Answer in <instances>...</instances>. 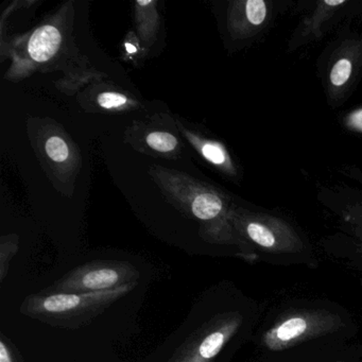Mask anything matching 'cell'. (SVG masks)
I'll return each mask as SVG.
<instances>
[{
  "label": "cell",
  "instance_id": "obj_13",
  "mask_svg": "<svg viewBox=\"0 0 362 362\" xmlns=\"http://www.w3.org/2000/svg\"><path fill=\"white\" fill-rule=\"evenodd\" d=\"M202 154L207 160L216 165H221L226 162V154L220 146L207 143L203 145Z\"/></svg>",
  "mask_w": 362,
  "mask_h": 362
},
{
  "label": "cell",
  "instance_id": "obj_7",
  "mask_svg": "<svg viewBox=\"0 0 362 362\" xmlns=\"http://www.w3.org/2000/svg\"><path fill=\"white\" fill-rule=\"evenodd\" d=\"M247 233L250 238L262 249L272 250L276 247V237L272 230L257 222H252L247 226Z\"/></svg>",
  "mask_w": 362,
  "mask_h": 362
},
{
  "label": "cell",
  "instance_id": "obj_5",
  "mask_svg": "<svg viewBox=\"0 0 362 362\" xmlns=\"http://www.w3.org/2000/svg\"><path fill=\"white\" fill-rule=\"evenodd\" d=\"M61 40L60 31L56 27L49 25L42 27L33 33L29 41V54L37 62H45L58 52Z\"/></svg>",
  "mask_w": 362,
  "mask_h": 362
},
{
  "label": "cell",
  "instance_id": "obj_6",
  "mask_svg": "<svg viewBox=\"0 0 362 362\" xmlns=\"http://www.w3.org/2000/svg\"><path fill=\"white\" fill-rule=\"evenodd\" d=\"M192 213L201 220H211L217 217L222 209V202L213 194H199L192 201Z\"/></svg>",
  "mask_w": 362,
  "mask_h": 362
},
{
  "label": "cell",
  "instance_id": "obj_17",
  "mask_svg": "<svg viewBox=\"0 0 362 362\" xmlns=\"http://www.w3.org/2000/svg\"><path fill=\"white\" fill-rule=\"evenodd\" d=\"M149 4H151V1H139V5L141 6H147L149 5Z\"/></svg>",
  "mask_w": 362,
  "mask_h": 362
},
{
  "label": "cell",
  "instance_id": "obj_12",
  "mask_svg": "<svg viewBox=\"0 0 362 362\" xmlns=\"http://www.w3.org/2000/svg\"><path fill=\"white\" fill-rule=\"evenodd\" d=\"M128 103V99L117 93H103L98 97V103L101 107L107 110L117 109Z\"/></svg>",
  "mask_w": 362,
  "mask_h": 362
},
{
  "label": "cell",
  "instance_id": "obj_11",
  "mask_svg": "<svg viewBox=\"0 0 362 362\" xmlns=\"http://www.w3.org/2000/svg\"><path fill=\"white\" fill-rule=\"evenodd\" d=\"M351 73V64L349 60H340L336 63L332 74H330V80L332 83L336 86H343L349 80Z\"/></svg>",
  "mask_w": 362,
  "mask_h": 362
},
{
  "label": "cell",
  "instance_id": "obj_2",
  "mask_svg": "<svg viewBox=\"0 0 362 362\" xmlns=\"http://www.w3.org/2000/svg\"><path fill=\"white\" fill-rule=\"evenodd\" d=\"M139 273L126 262H92L65 275L52 288L54 293H93L136 284Z\"/></svg>",
  "mask_w": 362,
  "mask_h": 362
},
{
  "label": "cell",
  "instance_id": "obj_9",
  "mask_svg": "<svg viewBox=\"0 0 362 362\" xmlns=\"http://www.w3.org/2000/svg\"><path fill=\"white\" fill-rule=\"evenodd\" d=\"M46 153L54 162L62 163L69 156L67 144L61 137L52 136L48 139L45 145Z\"/></svg>",
  "mask_w": 362,
  "mask_h": 362
},
{
  "label": "cell",
  "instance_id": "obj_15",
  "mask_svg": "<svg viewBox=\"0 0 362 362\" xmlns=\"http://www.w3.org/2000/svg\"><path fill=\"white\" fill-rule=\"evenodd\" d=\"M343 3H344V0H334V1H332V0H325V4L328 6H338Z\"/></svg>",
  "mask_w": 362,
  "mask_h": 362
},
{
  "label": "cell",
  "instance_id": "obj_4",
  "mask_svg": "<svg viewBox=\"0 0 362 362\" xmlns=\"http://www.w3.org/2000/svg\"><path fill=\"white\" fill-rule=\"evenodd\" d=\"M329 317L310 311H298L279 320L264 337V345L273 351H281L303 342L311 336L327 329Z\"/></svg>",
  "mask_w": 362,
  "mask_h": 362
},
{
  "label": "cell",
  "instance_id": "obj_3",
  "mask_svg": "<svg viewBox=\"0 0 362 362\" xmlns=\"http://www.w3.org/2000/svg\"><path fill=\"white\" fill-rule=\"evenodd\" d=\"M243 319L236 313L217 315L190 337L171 362H211L236 336Z\"/></svg>",
  "mask_w": 362,
  "mask_h": 362
},
{
  "label": "cell",
  "instance_id": "obj_14",
  "mask_svg": "<svg viewBox=\"0 0 362 362\" xmlns=\"http://www.w3.org/2000/svg\"><path fill=\"white\" fill-rule=\"evenodd\" d=\"M0 362H23L20 354L16 353V349L6 341L4 334L0 341Z\"/></svg>",
  "mask_w": 362,
  "mask_h": 362
},
{
  "label": "cell",
  "instance_id": "obj_8",
  "mask_svg": "<svg viewBox=\"0 0 362 362\" xmlns=\"http://www.w3.org/2000/svg\"><path fill=\"white\" fill-rule=\"evenodd\" d=\"M147 143L156 151L170 152L175 149L177 141L173 135L166 132H154L147 137Z\"/></svg>",
  "mask_w": 362,
  "mask_h": 362
},
{
  "label": "cell",
  "instance_id": "obj_10",
  "mask_svg": "<svg viewBox=\"0 0 362 362\" xmlns=\"http://www.w3.org/2000/svg\"><path fill=\"white\" fill-rule=\"evenodd\" d=\"M247 20L253 25H260L266 18V4L262 0H249L247 3Z\"/></svg>",
  "mask_w": 362,
  "mask_h": 362
},
{
  "label": "cell",
  "instance_id": "obj_16",
  "mask_svg": "<svg viewBox=\"0 0 362 362\" xmlns=\"http://www.w3.org/2000/svg\"><path fill=\"white\" fill-rule=\"evenodd\" d=\"M126 48L127 50H128V52H130V54H134V52H136V47L133 46L132 44L127 43Z\"/></svg>",
  "mask_w": 362,
  "mask_h": 362
},
{
  "label": "cell",
  "instance_id": "obj_1",
  "mask_svg": "<svg viewBox=\"0 0 362 362\" xmlns=\"http://www.w3.org/2000/svg\"><path fill=\"white\" fill-rule=\"evenodd\" d=\"M135 284L93 293H40L29 296L23 313L54 327L79 328L128 293Z\"/></svg>",
  "mask_w": 362,
  "mask_h": 362
}]
</instances>
